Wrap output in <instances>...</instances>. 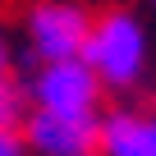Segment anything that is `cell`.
I'll use <instances>...</instances> for the list:
<instances>
[{"label":"cell","instance_id":"cell-1","mask_svg":"<svg viewBox=\"0 0 156 156\" xmlns=\"http://www.w3.org/2000/svg\"><path fill=\"white\" fill-rule=\"evenodd\" d=\"M83 60L101 87H133L142 69H147V28L129 14V9H110L101 14L92 28H87V41H83Z\"/></svg>","mask_w":156,"mask_h":156},{"label":"cell","instance_id":"cell-2","mask_svg":"<svg viewBox=\"0 0 156 156\" xmlns=\"http://www.w3.org/2000/svg\"><path fill=\"white\" fill-rule=\"evenodd\" d=\"M32 101L46 115H64V119H97V101H101V83L83 60H55L41 64L32 78Z\"/></svg>","mask_w":156,"mask_h":156},{"label":"cell","instance_id":"cell-3","mask_svg":"<svg viewBox=\"0 0 156 156\" xmlns=\"http://www.w3.org/2000/svg\"><path fill=\"white\" fill-rule=\"evenodd\" d=\"M87 9L83 5H69V0H41L28 14V46L41 64H55V60H78L83 55V41H87Z\"/></svg>","mask_w":156,"mask_h":156},{"label":"cell","instance_id":"cell-4","mask_svg":"<svg viewBox=\"0 0 156 156\" xmlns=\"http://www.w3.org/2000/svg\"><path fill=\"white\" fill-rule=\"evenodd\" d=\"M23 142L37 156H92L97 119H64V115L32 110V115H23Z\"/></svg>","mask_w":156,"mask_h":156},{"label":"cell","instance_id":"cell-5","mask_svg":"<svg viewBox=\"0 0 156 156\" xmlns=\"http://www.w3.org/2000/svg\"><path fill=\"white\" fill-rule=\"evenodd\" d=\"M97 147H101L106 156H156L151 115H138V110H115V115L97 119Z\"/></svg>","mask_w":156,"mask_h":156},{"label":"cell","instance_id":"cell-6","mask_svg":"<svg viewBox=\"0 0 156 156\" xmlns=\"http://www.w3.org/2000/svg\"><path fill=\"white\" fill-rule=\"evenodd\" d=\"M23 115H28V92L9 73H0V129H19Z\"/></svg>","mask_w":156,"mask_h":156},{"label":"cell","instance_id":"cell-7","mask_svg":"<svg viewBox=\"0 0 156 156\" xmlns=\"http://www.w3.org/2000/svg\"><path fill=\"white\" fill-rule=\"evenodd\" d=\"M0 156H23V138L14 129H0Z\"/></svg>","mask_w":156,"mask_h":156},{"label":"cell","instance_id":"cell-8","mask_svg":"<svg viewBox=\"0 0 156 156\" xmlns=\"http://www.w3.org/2000/svg\"><path fill=\"white\" fill-rule=\"evenodd\" d=\"M0 73H9V46H5V32H0Z\"/></svg>","mask_w":156,"mask_h":156},{"label":"cell","instance_id":"cell-9","mask_svg":"<svg viewBox=\"0 0 156 156\" xmlns=\"http://www.w3.org/2000/svg\"><path fill=\"white\" fill-rule=\"evenodd\" d=\"M151 133H156V110H151Z\"/></svg>","mask_w":156,"mask_h":156}]
</instances>
